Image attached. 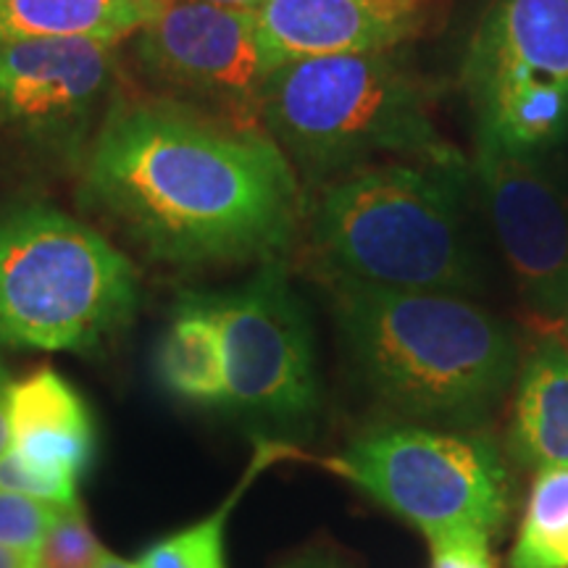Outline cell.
Segmentation results:
<instances>
[{"instance_id": "6da1fadb", "label": "cell", "mask_w": 568, "mask_h": 568, "mask_svg": "<svg viewBox=\"0 0 568 568\" xmlns=\"http://www.w3.org/2000/svg\"><path fill=\"white\" fill-rule=\"evenodd\" d=\"M80 205L151 261L280 258L301 222L295 169L264 126L159 95H116L82 163Z\"/></svg>"}, {"instance_id": "7a4b0ae2", "label": "cell", "mask_w": 568, "mask_h": 568, "mask_svg": "<svg viewBox=\"0 0 568 568\" xmlns=\"http://www.w3.org/2000/svg\"><path fill=\"white\" fill-rule=\"evenodd\" d=\"M332 303L361 379L397 414L468 429L514 385V332L466 295L332 280Z\"/></svg>"}, {"instance_id": "3957f363", "label": "cell", "mask_w": 568, "mask_h": 568, "mask_svg": "<svg viewBox=\"0 0 568 568\" xmlns=\"http://www.w3.org/2000/svg\"><path fill=\"white\" fill-rule=\"evenodd\" d=\"M258 122L308 187L382 159L466 163L432 122L422 80L389 51L322 55L266 74Z\"/></svg>"}, {"instance_id": "277c9868", "label": "cell", "mask_w": 568, "mask_h": 568, "mask_svg": "<svg viewBox=\"0 0 568 568\" xmlns=\"http://www.w3.org/2000/svg\"><path fill=\"white\" fill-rule=\"evenodd\" d=\"M466 163L385 161L329 182L311 234L332 280L471 295L479 268L464 222Z\"/></svg>"}, {"instance_id": "5b68a950", "label": "cell", "mask_w": 568, "mask_h": 568, "mask_svg": "<svg viewBox=\"0 0 568 568\" xmlns=\"http://www.w3.org/2000/svg\"><path fill=\"white\" fill-rule=\"evenodd\" d=\"M132 261L51 203L0 209V347L90 353L132 322Z\"/></svg>"}, {"instance_id": "8992f818", "label": "cell", "mask_w": 568, "mask_h": 568, "mask_svg": "<svg viewBox=\"0 0 568 568\" xmlns=\"http://www.w3.org/2000/svg\"><path fill=\"white\" fill-rule=\"evenodd\" d=\"M329 468L424 535L458 527L495 535L508 516V466L481 432L376 424Z\"/></svg>"}, {"instance_id": "52a82bcc", "label": "cell", "mask_w": 568, "mask_h": 568, "mask_svg": "<svg viewBox=\"0 0 568 568\" xmlns=\"http://www.w3.org/2000/svg\"><path fill=\"white\" fill-rule=\"evenodd\" d=\"M119 42L90 38L0 45V169L80 172L119 95Z\"/></svg>"}, {"instance_id": "ba28073f", "label": "cell", "mask_w": 568, "mask_h": 568, "mask_svg": "<svg viewBox=\"0 0 568 568\" xmlns=\"http://www.w3.org/2000/svg\"><path fill=\"white\" fill-rule=\"evenodd\" d=\"M460 84L477 132L542 155L568 134V0H495L474 30Z\"/></svg>"}, {"instance_id": "9c48e42d", "label": "cell", "mask_w": 568, "mask_h": 568, "mask_svg": "<svg viewBox=\"0 0 568 568\" xmlns=\"http://www.w3.org/2000/svg\"><path fill=\"white\" fill-rule=\"evenodd\" d=\"M224 345V406L272 422H303L322 400L311 322L282 258L251 280L205 293Z\"/></svg>"}, {"instance_id": "30bf717a", "label": "cell", "mask_w": 568, "mask_h": 568, "mask_svg": "<svg viewBox=\"0 0 568 568\" xmlns=\"http://www.w3.org/2000/svg\"><path fill=\"white\" fill-rule=\"evenodd\" d=\"M126 40L151 95L243 124L258 119L266 69L255 38V9L153 0L151 17Z\"/></svg>"}, {"instance_id": "8fae6325", "label": "cell", "mask_w": 568, "mask_h": 568, "mask_svg": "<svg viewBox=\"0 0 568 568\" xmlns=\"http://www.w3.org/2000/svg\"><path fill=\"white\" fill-rule=\"evenodd\" d=\"M493 232L518 293L539 316L568 311V195L539 161L477 132L474 161Z\"/></svg>"}, {"instance_id": "7c38bea8", "label": "cell", "mask_w": 568, "mask_h": 568, "mask_svg": "<svg viewBox=\"0 0 568 568\" xmlns=\"http://www.w3.org/2000/svg\"><path fill=\"white\" fill-rule=\"evenodd\" d=\"M414 30V9L397 0H264L255 38L266 74L322 55L393 51Z\"/></svg>"}, {"instance_id": "4fadbf2b", "label": "cell", "mask_w": 568, "mask_h": 568, "mask_svg": "<svg viewBox=\"0 0 568 568\" xmlns=\"http://www.w3.org/2000/svg\"><path fill=\"white\" fill-rule=\"evenodd\" d=\"M95 422L69 379L42 366L11 385V450L32 468L80 485L95 460Z\"/></svg>"}, {"instance_id": "5bb4252c", "label": "cell", "mask_w": 568, "mask_h": 568, "mask_svg": "<svg viewBox=\"0 0 568 568\" xmlns=\"http://www.w3.org/2000/svg\"><path fill=\"white\" fill-rule=\"evenodd\" d=\"M508 456L529 471L568 466V345L545 337L518 372Z\"/></svg>"}, {"instance_id": "9a60e30c", "label": "cell", "mask_w": 568, "mask_h": 568, "mask_svg": "<svg viewBox=\"0 0 568 568\" xmlns=\"http://www.w3.org/2000/svg\"><path fill=\"white\" fill-rule=\"evenodd\" d=\"M155 374L174 397L224 406V345L205 293H184L155 347Z\"/></svg>"}, {"instance_id": "2e32d148", "label": "cell", "mask_w": 568, "mask_h": 568, "mask_svg": "<svg viewBox=\"0 0 568 568\" xmlns=\"http://www.w3.org/2000/svg\"><path fill=\"white\" fill-rule=\"evenodd\" d=\"M151 9L153 0H0V45L55 38L122 42Z\"/></svg>"}, {"instance_id": "e0dca14e", "label": "cell", "mask_w": 568, "mask_h": 568, "mask_svg": "<svg viewBox=\"0 0 568 568\" xmlns=\"http://www.w3.org/2000/svg\"><path fill=\"white\" fill-rule=\"evenodd\" d=\"M301 453L284 443H264L255 445V453L247 464L243 479L232 489V495L193 527L174 531V535L159 539L138 558L140 568H230L226 566V524L234 506L243 500L247 487L261 477V471L276 460L297 458Z\"/></svg>"}, {"instance_id": "ac0fdd59", "label": "cell", "mask_w": 568, "mask_h": 568, "mask_svg": "<svg viewBox=\"0 0 568 568\" xmlns=\"http://www.w3.org/2000/svg\"><path fill=\"white\" fill-rule=\"evenodd\" d=\"M510 568H568V466L537 471Z\"/></svg>"}, {"instance_id": "d6986e66", "label": "cell", "mask_w": 568, "mask_h": 568, "mask_svg": "<svg viewBox=\"0 0 568 568\" xmlns=\"http://www.w3.org/2000/svg\"><path fill=\"white\" fill-rule=\"evenodd\" d=\"M67 510L71 508L59 506V503L38 500V497L30 495L0 493V545L38 550L53 524Z\"/></svg>"}, {"instance_id": "ffe728a7", "label": "cell", "mask_w": 568, "mask_h": 568, "mask_svg": "<svg viewBox=\"0 0 568 568\" xmlns=\"http://www.w3.org/2000/svg\"><path fill=\"white\" fill-rule=\"evenodd\" d=\"M103 545L98 542L80 508L61 514L38 548V568H95Z\"/></svg>"}, {"instance_id": "44dd1931", "label": "cell", "mask_w": 568, "mask_h": 568, "mask_svg": "<svg viewBox=\"0 0 568 568\" xmlns=\"http://www.w3.org/2000/svg\"><path fill=\"white\" fill-rule=\"evenodd\" d=\"M487 531L458 527L426 535L432 548V568H495L489 558Z\"/></svg>"}, {"instance_id": "7402d4cb", "label": "cell", "mask_w": 568, "mask_h": 568, "mask_svg": "<svg viewBox=\"0 0 568 568\" xmlns=\"http://www.w3.org/2000/svg\"><path fill=\"white\" fill-rule=\"evenodd\" d=\"M11 374L0 361V458L9 453L11 447Z\"/></svg>"}, {"instance_id": "603a6c76", "label": "cell", "mask_w": 568, "mask_h": 568, "mask_svg": "<svg viewBox=\"0 0 568 568\" xmlns=\"http://www.w3.org/2000/svg\"><path fill=\"white\" fill-rule=\"evenodd\" d=\"M0 568H38V550L0 545Z\"/></svg>"}, {"instance_id": "cb8c5ba5", "label": "cell", "mask_w": 568, "mask_h": 568, "mask_svg": "<svg viewBox=\"0 0 568 568\" xmlns=\"http://www.w3.org/2000/svg\"><path fill=\"white\" fill-rule=\"evenodd\" d=\"M282 568H343L337 560L324 558V556H308V558H297L293 564L282 566Z\"/></svg>"}, {"instance_id": "d4e9b609", "label": "cell", "mask_w": 568, "mask_h": 568, "mask_svg": "<svg viewBox=\"0 0 568 568\" xmlns=\"http://www.w3.org/2000/svg\"><path fill=\"white\" fill-rule=\"evenodd\" d=\"M95 568H140L138 560H124L119 556H113L111 550H101V558H98V566Z\"/></svg>"}, {"instance_id": "484cf974", "label": "cell", "mask_w": 568, "mask_h": 568, "mask_svg": "<svg viewBox=\"0 0 568 568\" xmlns=\"http://www.w3.org/2000/svg\"><path fill=\"white\" fill-rule=\"evenodd\" d=\"M209 3H219V6H232V9H258L264 0H209Z\"/></svg>"}, {"instance_id": "4316f807", "label": "cell", "mask_w": 568, "mask_h": 568, "mask_svg": "<svg viewBox=\"0 0 568 568\" xmlns=\"http://www.w3.org/2000/svg\"><path fill=\"white\" fill-rule=\"evenodd\" d=\"M400 6H408V9H414V6L418 3V0H397Z\"/></svg>"}, {"instance_id": "83f0119b", "label": "cell", "mask_w": 568, "mask_h": 568, "mask_svg": "<svg viewBox=\"0 0 568 568\" xmlns=\"http://www.w3.org/2000/svg\"><path fill=\"white\" fill-rule=\"evenodd\" d=\"M566 332H568V311H566Z\"/></svg>"}]
</instances>
